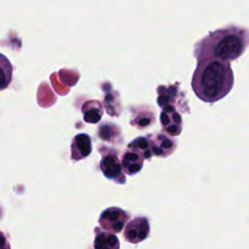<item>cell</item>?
I'll use <instances>...</instances> for the list:
<instances>
[{"label":"cell","instance_id":"obj_1","mask_svg":"<svg viewBox=\"0 0 249 249\" xmlns=\"http://www.w3.org/2000/svg\"><path fill=\"white\" fill-rule=\"evenodd\" d=\"M249 44V31L228 26L210 32L196 43L194 55L197 62L209 59L231 61L240 56Z\"/></svg>","mask_w":249,"mask_h":249},{"label":"cell","instance_id":"obj_2","mask_svg":"<svg viewBox=\"0 0 249 249\" xmlns=\"http://www.w3.org/2000/svg\"><path fill=\"white\" fill-rule=\"evenodd\" d=\"M233 86L230 61L209 59L197 62L192 78L196 95L204 102H216L226 96Z\"/></svg>","mask_w":249,"mask_h":249},{"label":"cell","instance_id":"obj_3","mask_svg":"<svg viewBox=\"0 0 249 249\" xmlns=\"http://www.w3.org/2000/svg\"><path fill=\"white\" fill-rule=\"evenodd\" d=\"M98 151L102 155L99 166L103 175L115 183L124 184L125 177L123 172L122 161L118 157V151L105 146H99Z\"/></svg>","mask_w":249,"mask_h":249},{"label":"cell","instance_id":"obj_4","mask_svg":"<svg viewBox=\"0 0 249 249\" xmlns=\"http://www.w3.org/2000/svg\"><path fill=\"white\" fill-rule=\"evenodd\" d=\"M130 215L125 210L120 207H109L106 208L99 216L98 223L106 231L118 233L123 231L125 224L129 221Z\"/></svg>","mask_w":249,"mask_h":249},{"label":"cell","instance_id":"obj_5","mask_svg":"<svg viewBox=\"0 0 249 249\" xmlns=\"http://www.w3.org/2000/svg\"><path fill=\"white\" fill-rule=\"evenodd\" d=\"M178 86L179 84L176 83L175 85H172V86L158 87L157 102L161 109L166 107L178 108L180 105H184L188 107L184 98V94L183 92L180 91V89H178Z\"/></svg>","mask_w":249,"mask_h":249},{"label":"cell","instance_id":"obj_6","mask_svg":"<svg viewBox=\"0 0 249 249\" xmlns=\"http://www.w3.org/2000/svg\"><path fill=\"white\" fill-rule=\"evenodd\" d=\"M150 232L149 221L146 217H135L129 221L124 231V237L126 241L136 244L146 239Z\"/></svg>","mask_w":249,"mask_h":249},{"label":"cell","instance_id":"obj_7","mask_svg":"<svg viewBox=\"0 0 249 249\" xmlns=\"http://www.w3.org/2000/svg\"><path fill=\"white\" fill-rule=\"evenodd\" d=\"M162 129L170 136L179 135L182 131V118L174 107L163 108L160 116Z\"/></svg>","mask_w":249,"mask_h":249},{"label":"cell","instance_id":"obj_8","mask_svg":"<svg viewBox=\"0 0 249 249\" xmlns=\"http://www.w3.org/2000/svg\"><path fill=\"white\" fill-rule=\"evenodd\" d=\"M147 137L151 144L153 156L167 157L172 154L176 148V141L162 133L149 134Z\"/></svg>","mask_w":249,"mask_h":249},{"label":"cell","instance_id":"obj_9","mask_svg":"<svg viewBox=\"0 0 249 249\" xmlns=\"http://www.w3.org/2000/svg\"><path fill=\"white\" fill-rule=\"evenodd\" d=\"M91 153V138L89 134H77L71 143V159L74 161L87 158Z\"/></svg>","mask_w":249,"mask_h":249},{"label":"cell","instance_id":"obj_10","mask_svg":"<svg viewBox=\"0 0 249 249\" xmlns=\"http://www.w3.org/2000/svg\"><path fill=\"white\" fill-rule=\"evenodd\" d=\"M121 161L124 172L127 175H134L142 169L144 159L138 153L126 149L122 156Z\"/></svg>","mask_w":249,"mask_h":249},{"label":"cell","instance_id":"obj_11","mask_svg":"<svg viewBox=\"0 0 249 249\" xmlns=\"http://www.w3.org/2000/svg\"><path fill=\"white\" fill-rule=\"evenodd\" d=\"M94 231V249H120V240L116 234L106 231H99L98 228H95Z\"/></svg>","mask_w":249,"mask_h":249},{"label":"cell","instance_id":"obj_12","mask_svg":"<svg viewBox=\"0 0 249 249\" xmlns=\"http://www.w3.org/2000/svg\"><path fill=\"white\" fill-rule=\"evenodd\" d=\"M82 112L85 122L89 124H96L102 117V105L99 101L89 100L82 106Z\"/></svg>","mask_w":249,"mask_h":249},{"label":"cell","instance_id":"obj_13","mask_svg":"<svg viewBox=\"0 0 249 249\" xmlns=\"http://www.w3.org/2000/svg\"><path fill=\"white\" fill-rule=\"evenodd\" d=\"M97 134L99 138L104 141H108L112 143H116V142L122 143L123 141L120 127L111 123L101 124L98 126Z\"/></svg>","mask_w":249,"mask_h":249},{"label":"cell","instance_id":"obj_14","mask_svg":"<svg viewBox=\"0 0 249 249\" xmlns=\"http://www.w3.org/2000/svg\"><path fill=\"white\" fill-rule=\"evenodd\" d=\"M127 149L138 153L144 160H150L153 156L151 144L147 136H139L135 138L128 144Z\"/></svg>","mask_w":249,"mask_h":249},{"label":"cell","instance_id":"obj_15","mask_svg":"<svg viewBox=\"0 0 249 249\" xmlns=\"http://www.w3.org/2000/svg\"><path fill=\"white\" fill-rule=\"evenodd\" d=\"M154 123V114L152 111L142 110L140 109V112L136 113L135 117L131 119V124L143 129L149 125H151Z\"/></svg>","mask_w":249,"mask_h":249},{"label":"cell","instance_id":"obj_16","mask_svg":"<svg viewBox=\"0 0 249 249\" xmlns=\"http://www.w3.org/2000/svg\"><path fill=\"white\" fill-rule=\"evenodd\" d=\"M1 237H2L1 249H10V244H9V242H7V239H6V237H5L3 232H1Z\"/></svg>","mask_w":249,"mask_h":249}]
</instances>
